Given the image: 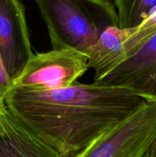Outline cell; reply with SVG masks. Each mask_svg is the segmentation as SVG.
<instances>
[{
  "instance_id": "cell-3",
  "label": "cell",
  "mask_w": 156,
  "mask_h": 157,
  "mask_svg": "<svg viewBox=\"0 0 156 157\" xmlns=\"http://www.w3.org/2000/svg\"><path fill=\"white\" fill-rule=\"evenodd\" d=\"M155 139L156 103L146 101L132 114L69 157H143Z\"/></svg>"
},
{
  "instance_id": "cell-5",
  "label": "cell",
  "mask_w": 156,
  "mask_h": 157,
  "mask_svg": "<svg viewBox=\"0 0 156 157\" xmlns=\"http://www.w3.org/2000/svg\"><path fill=\"white\" fill-rule=\"evenodd\" d=\"M0 55L12 83L34 55L21 0H0Z\"/></svg>"
},
{
  "instance_id": "cell-4",
  "label": "cell",
  "mask_w": 156,
  "mask_h": 157,
  "mask_svg": "<svg viewBox=\"0 0 156 157\" xmlns=\"http://www.w3.org/2000/svg\"><path fill=\"white\" fill-rule=\"evenodd\" d=\"M89 69L86 54L72 48L34 54L12 87L31 91L64 88L74 84Z\"/></svg>"
},
{
  "instance_id": "cell-8",
  "label": "cell",
  "mask_w": 156,
  "mask_h": 157,
  "mask_svg": "<svg viewBox=\"0 0 156 157\" xmlns=\"http://www.w3.org/2000/svg\"><path fill=\"white\" fill-rule=\"evenodd\" d=\"M134 29L108 28L96 43L86 52L89 68L94 71L93 82L123 61V44L132 34Z\"/></svg>"
},
{
  "instance_id": "cell-10",
  "label": "cell",
  "mask_w": 156,
  "mask_h": 157,
  "mask_svg": "<svg viewBox=\"0 0 156 157\" xmlns=\"http://www.w3.org/2000/svg\"><path fill=\"white\" fill-rule=\"evenodd\" d=\"M156 28V10L140 25L135 28L131 38L134 41L140 43L148 38Z\"/></svg>"
},
{
  "instance_id": "cell-7",
  "label": "cell",
  "mask_w": 156,
  "mask_h": 157,
  "mask_svg": "<svg viewBox=\"0 0 156 157\" xmlns=\"http://www.w3.org/2000/svg\"><path fill=\"white\" fill-rule=\"evenodd\" d=\"M0 157H61L9 110L0 114Z\"/></svg>"
},
{
  "instance_id": "cell-1",
  "label": "cell",
  "mask_w": 156,
  "mask_h": 157,
  "mask_svg": "<svg viewBox=\"0 0 156 157\" xmlns=\"http://www.w3.org/2000/svg\"><path fill=\"white\" fill-rule=\"evenodd\" d=\"M4 101L13 116L61 157L77 153L146 102L124 87L77 81L46 91L12 87Z\"/></svg>"
},
{
  "instance_id": "cell-13",
  "label": "cell",
  "mask_w": 156,
  "mask_h": 157,
  "mask_svg": "<svg viewBox=\"0 0 156 157\" xmlns=\"http://www.w3.org/2000/svg\"><path fill=\"white\" fill-rule=\"evenodd\" d=\"M6 111H7V108L5 104V101L0 98V114L6 113Z\"/></svg>"
},
{
  "instance_id": "cell-9",
  "label": "cell",
  "mask_w": 156,
  "mask_h": 157,
  "mask_svg": "<svg viewBox=\"0 0 156 157\" xmlns=\"http://www.w3.org/2000/svg\"><path fill=\"white\" fill-rule=\"evenodd\" d=\"M118 27L135 29L156 10V0H114Z\"/></svg>"
},
{
  "instance_id": "cell-6",
  "label": "cell",
  "mask_w": 156,
  "mask_h": 157,
  "mask_svg": "<svg viewBox=\"0 0 156 157\" xmlns=\"http://www.w3.org/2000/svg\"><path fill=\"white\" fill-rule=\"evenodd\" d=\"M93 83L124 87L156 103V28L131 57Z\"/></svg>"
},
{
  "instance_id": "cell-11",
  "label": "cell",
  "mask_w": 156,
  "mask_h": 157,
  "mask_svg": "<svg viewBox=\"0 0 156 157\" xmlns=\"http://www.w3.org/2000/svg\"><path fill=\"white\" fill-rule=\"evenodd\" d=\"M12 87V82L6 72L0 55V98L4 101L6 94Z\"/></svg>"
},
{
  "instance_id": "cell-2",
  "label": "cell",
  "mask_w": 156,
  "mask_h": 157,
  "mask_svg": "<svg viewBox=\"0 0 156 157\" xmlns=\"http://www.w3.org/2000/svg\"><path fill=\"white\" fill-rule=\"evenodd\" d=\"M47 27L52 50L72 48L86 54L100 35L118 26L110 0H34Z\"/></svg>"
},
{
  "instance_id": "cell-12",
  "label": "cell",
  "mask_w": 156,
  "mask_h": 157,
  "mask_svg": "<svg viewBox=\"0 0 156 157\" xmlns=\"http://www.w3.org/2000/svg\"><path fill=\"white\" fill-rule=\"evenodd\" d=\"M143 157H156V139L145 152Z\"/></svg>"
},
{
  "instance_id": "cell-14",
  "label": "cell",
  "mask_w": 156,
  "mask_h": 157,
  "mask_svg": "<svg viewBox=\"0 0 156 157\" xmlns=\"http://www.w3.org/2000/svg\"><path fill=\"white\" fill-rule=\"evenodd\" d=\"M110 1H111V0H110Z\"/></svg>"
}]
</instances>
